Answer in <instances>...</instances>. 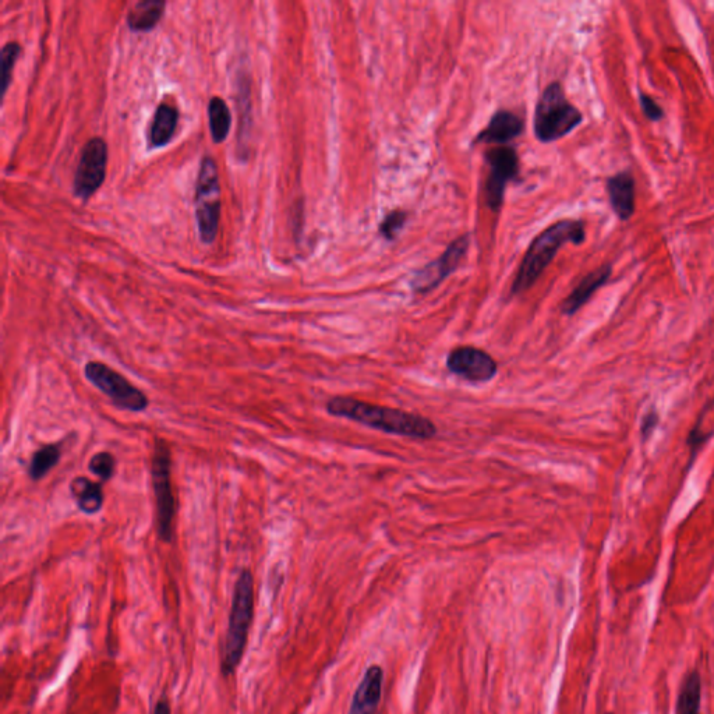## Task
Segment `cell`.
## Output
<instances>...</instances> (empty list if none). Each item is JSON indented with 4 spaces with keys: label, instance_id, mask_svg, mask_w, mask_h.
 I'll list each match as a JSON object with an SVG mask.
<instances>
[{
    "label": "cell",
    "instance_id": "cell-16",
    "mask_svg": "<svg viewBox=\"0 0 714 714\" xmlns=\"http://www.w3.org/2000/svg\"><path fill=\"white\" fill-rule=\"evenodd\" d=\"M179 116V109L172 102L162 101L155 109L154 118L148 129V147L161 148L171 143L178 130Z\"/></svg>",
    "mask_w": 714,
    "mask_h": 714
},
{
    "label": "cell",
    "instance_id": "cell-4",
    "mask_svg": "<svg viewBox=\"0 0 714 714\" xmlns=\"http://www.w3.org/2000/svg\"><path fill=\"white\" fill-rule=\"evenodd\" d=\"M582 120V112L567 100L561 83L554 81L540 94L533 130L540 143L550 144L574 132Z\"/></svg>",
    "mask_w": 714,
    "mask_h": 714
},
{
    "label": "cell",
    "instance_id": "cell-10",
    "mask_svg": "<svg viewBox=\"0 0 714 714\" xmlns=\"http://www.w3.org/2000/svg\"><path fill=\"white\" fill-rule=\"evenodd\" d=\"M469 246V233L455 239L437 260L424 265L422 270L417 271L416 274L413 275L412 281H410L412 291L419 293V295H424V293H429L433 291V289H436L444 279L450 277L452 272L457 270L463 257L468 253Z\"/></svg>",
    "mask_w": 714,
    "mask_h": 714
},
{
    "label": "cell",
    "instance_id": "cell-24",
    "mask_svg": "<svg viewBox=\"0 0 714 714\" xmlns=\"http://www.w3.org/2000/svg\"><path fill=\"white\" fill-rule=\"evenodd\" d=\"M408 218L409 214L404 210L391 211L390 214L385 215L383 221H381L378 231H380L384 239L392 242V240L397 239L398 233L404 229Z\"/></svg>",
    "mask_w": 714,
    "mask_h": 714
},
{
    "label": "cell",
    "instance_id": "cell-8",
    "mask_svg": "<svg viewBox=\"0 0 714 714\" xmlns=\"http://www.w3.org/2000/svg\"><path fill=\"white\" fill-rule=\"evenodd\" d=\"M108 166V146L101 137H93L84 144L79 164L74 172L73 192L84 203L104 185Z\"/></svg>",
    "mask_w": 714,
    "mask_h": 714
},
{
    "label": "cell",
    "instance_id": "cell-14",
    "mask_svg": "<svg viewBox=\"0 0 714 714\" xmlns=\"http://www.w3.org/2000/svg\"><path fill=\"white\" fill-rule=\"evenodd\" d=\"M607 193L611 208L621 221H628L635 214V179L631 172L617 173L607 179Z\"/></svg>",
    "mask_w": 714,
    "mask_h": 714
},
{
    "label": "cell",
    "instance_id": "cell-17",
    "mask_svg": "<svg viewBox=\"0 0 714 714\" xmlns=\"http://www.w3.org/2000/svg\"><path fill=\"white\" fill-rule=\"evenodd\" d=\"M70 494L83 514L95 515L104 507V483L94 482L90 477H74L70 483Z\"/></svg>",
    "mask_w": 714,
    "mask_h": 714
},
{
    "label": "cell",
    "instance_id": "cell-7",
    "mask_svg": "<svg viewBox=\"0 0 714 714\" xmlns=\"http://www.w3.org/2000/svg\"><path fill=\"white\" fill-rule=\"evenodd\" d=\"M84 374L91 384L106 395L115 408L140 413L147 410L150 399L140 388L130 383L118 370L100 360H91L84 366Z\"/></svg>",
    "mask_w": 714,
    "mask_h": 714
},
{
    "label": "cell",
    "instance_id": "cell-13",
    "mask_svg": "<svg viewBox=\"0 0 714 714\" xmlns=\"http://www.w3.org/2000/svg\"><path fill=\"white\" fill-rule=\"evenodd\" d=\"M383 668L371 666L367 668L362 682L357 687L352 699L349 714H374L383 694Z\"/></svg>",
    "mask_w": 714,
    "mask_h": 714
},
{
    "label": "cell",
    "instance_id": "cell-9",
    "mask_svg": "<svg viewBox=\"0 0 714 714\" xmlns=\"http://www.w3.org/2000/svg\"><path fill=\"white\" fill-rule=\"evenodd\" d=\"M484 159L490 166L484 189L486 204L491 211L498 212L503 207L507 186L519 178V155L514 147L496 146L484 154Z\"/></svg>",
    "mask_w": 714,
    "mask_h": 714
},
{
    "label": "cell",
    "instance_id": "cell-12",
    "mask_svg": "<svg viewBox=\"0 0 714 714\" xmlns=\"http://www.w3.org/2000/svg\"><path fill=\"white\" fill-rule=\"evenodd\" d=\"M525 130V123L516 113L500 109L491 116L489 125L477 134L473 146L487 144V146H508L512 140L521 136Z\"/></svg>",
    "mask_w": 714,
    "mask_h": 714
},
{
    "label": "cell",
    "instance_id": "cell-21",
    "mask_svg": "<svg viewBox=\"0 0 714 714\" xmlns=\"http://www.w3.org/2000/svg\"><path fill=\"white\" fill-rule=\"evenodd\" d=\"M62 458V444L42 445L34 452L28 465V476L34 482L44 479Z\"/></svg>",
    "mask_w": 714,
    "mask_h": 714
},
{
    "label": "cell",
    "instance_id": "cell-1",
    "mask_svg": "<svg viewBox=\"0 0 714 714\" xmlns=\"http://www.w3.org/2000/svg\"><path fill=\"white\" fill-rule=\"evenodd\" d=\"M327 412L331 416L344 417L394 436L429 440L437 434L436 424L427 417L388 406L369 404L355 398H332L327 402Z\"/></svg>",
    "mask_w": 714,
    "mask_h": 714
},
{
    "label": "cell",
    "instance_id": "cell-19",
    "mask_svg": "<svg viewBox=\"0 0 714 714\" xmlns=\"http://www.w3.org/2000/svg\"><path fill=\"white\" fill-rule=\"evenodd\" d=\"M702 678L696 670H689L682 680L677 699V714H701Z\"/></svg>",
    "mask_w": 714,
    "mask_h": 714
},
{
    "label": "cell",
    "instance_id": "cell-23",
    "mask_svg": "<svg viewBox=\"0 0 714 714\" xmlns=\"http://www.w3.org/2000/svg\"><path fill=\"white\" fill-rule=\"evenodd\" d=\"M88 469L97 476L102 483L109 482L116 472V458L112 452L101 451L93 455L88 463Z\"/></svg>",
    "mask_w": 714,
    "mask_h": 714
},
{
    "label": "cell",
    "instance_id": "cell-5",
    "mask_svg": "<svg viewBox=\"0 0 714 714\" xmlns=\"http://www.w3.org/2000/svg\"><path fill=\"white\" fill-rule=\"evenodd\" d=\"M151 479H153L155 494L158 537L164 543H171L176 516V498L172 484V452L169 444L162 438L155 441L153 459H151Z\"/></svg>",
    "mask_w": 714,
    "mask_h": 714
},
{
    "label": "cell",
    "instance_id": "cell-28",
    "mask_svg": "<svg viewBox=\"0 0 714 714\" xmlns=\"http://www.w3.org/2000/svg\"><path fill=\"white\" fill-rule=\"evenodd\" d=\"M606 714H614V713H611V712H607Z\"/></svg>",
    "mask_w": 714,
    "mask_h": 714
},
{
    "label": "cell",
    "instance_id": "cell-6",
    "mask_svg": "<svg viewBox=\"0 0 714 714\" xmlns=\"http://www.w3.org/2000/svg\"><path fill=\"white\" fill-rule=\"evenodd\" d=\"M194 201H196V221L200 240L204 245H212L218 235L222 203L218 165L210 155H205L201 161Z\"/></svg>",
    "mask_w": 714,
    "mask_h": 714
},
{
    "label": "cell",
    "instance_id": "cell-11",
    "mask_svg": "<svg viewBox=\"0 0 714 714\" xmlns=\"http://www.w3.org/2000/svg\"><path fill=\"white\" fill-rule=\"evenodd\" d=\"M447 367L454 376L469 383H487L496 377L498 364L494 357L475 346H459L447 357Z\"/></svg>",
    "mask_w": 714,
    "mask_h": 714
},
{
    "label": "cell",
    "instance_id": "cell-25",
    "mask_svg": "<svg viewBox=\"0 0 714 714\" xmlns=\"http://www.w3.org/2000/svg\"><path fill=\"white\" fill-rule=\"evenodd\" d=\"M639 102H641V108L643 113H645L646 118L650 122H660L664 118V111L662 106L657 104L650 95L645 93H639Z\"/></svg>",
    "mask_w": 714,
    "mask_h": 714
},
{
    "label": "cell",
    "instance_id": "cell-3",
    "mask_svg": "<svg viewBox=\"0 0 714 714\" xmlns=\"http://www.w3.org/2000/svg\"><path fill=\"white\" fill-rule=\"evenodd\" d=\"M254 576L249 568L242 569L233 588L231 613L222 648L221 670L225 677L236 673L249 642L254 618Z\"/></svg>",
    "mask_w": 714,
    "mask_h": 714
},
{
    "label": "cell",
    "instance_id": "cell-15",
    "mask_svg": "<svg viewBox=\"0 0 714 714\" xmlns=\"http://www.w3.org/2000/svg\"><path fill=\"white\" fill-rule=\"evenodd\" d=\"M611 272H613V267H611V264H606L586 275L562 303V313L567 314V316H574L575 313H578L589 302L590 298L603 285L607 284L611 277Z\"/></svg>",
    "mask_w": 714,
    "mask_h": 714
},
{
    "label": "cell",
    "instance_id": "cell-27",
    "mask_svg": "<svg viewBox=\"0 0 714 714\" xmlns=\"http://www.w3.org/2000/svg\"><path fill=\"white\" fill-rule=\"evenodd\" d=\"M151 714H172L171 703L166 701V699H161V701H158L157 705L154 706L153 713Z\"/></svg>",
    "mask_w": 714,
    "mask_h": 714
},
{
    "label": "cell",
    "instance_id": "cell-2",
    "mask_svg": "<svg viewBox=\"0 0 714 714\" xmlns=\"http://www.w3.org/2000/svg\"><path fill=\"white\" fill-rule=\"evenodd\" d=\"M586 239L585 225L576 219H561L556 224L544 229L530 243L528 252L523 256L518 274L512 284V295H522L529 291L536 284L537 279L542 277L551 261L560 252L561 247L572 243V245H582Z\"/></svg>",
    "mask_w": 714,
    "mask_h": 714
},
{
    "label": "cell",
    "instance_id": "cell-20",
    "mask_svg": "<svg viewBox=\"0 0 714 714\" xmlns=\"http://www.w3.org/2000/svg\"><path fill=\"white\" fill-rule=\"evenodd\" d=\"M208 123L212 141L224 143L232 129V112L224 98L212 97L208 102Z\"/></svg>",
    "mask_w": 714,
    "mask_h": 714
},
{
    "label": "cell",
    "instance_id": "cell-18",
    "mask_svg": "<svg viewBox=\"0 0 714 714\" xmlns=\"http://www.w3.org/2000/svg\"><path fill=\"white\" fill-rule=\"evenodd\" d=\"M165 9L166 2L164 0H141L127 13V27L134 33L153 31L164 17Z\"/></svg>",
    "mask_w": 714,
    "mask_h": 714
},
{
    "label": "cell",
    "instance_id": "cell-22",
    "mask_svg": "<svg viewBox=\"0 0 714 714\" xmlns=\"http://www.w3.org/2000/svg\"><path fill=\"white\" fill-rule=\"evenodd\" d=\"M23 48L19 42H7L3 45L0 53V65H2V98H5L7 90L12 86L14 67L20 59Z\"/></svg>",
    "mask_w": 714,
    "mask_h": 714
},
{
    "label": "cell",
    "instance_id": "cell-26",
    "mask_svg": "<svg viewBox=\"0 0 714 714\" xmlns=\"http://www.w3.org/2000/svg\"><path fill=\"white\" fill-rule=\"evenodd\" d=\"M657 424H659V415H657L656 410H650L648 415L645 416L642 423V436L643 438L649 437L656 429Z\"/></svg>",
    "mask_w": 714,
    "mask_h": 714
}]
</instances>
